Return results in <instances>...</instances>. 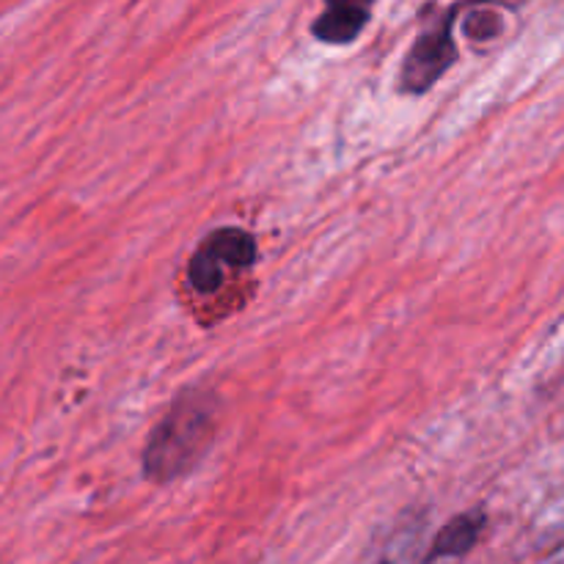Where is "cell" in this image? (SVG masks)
Wrapping results in <instances>:
<instances>
[{"label":"cell","instance_id":"4","mask_svg":"<svg viewBox=\"0 0 564 564\" xmlns=\"http://www.w3.org/2000/svg\"><path fill=\"white\" fill-rule=\"evenodd\" d=\"M375 0H325V11L312 25L314 36L328 44H350L372 17Z\"/></svg>","mask_w":564,"mask_h":564},{"label":"cell","instance_id":"5","mask_svg":"<svg viewBox=\"0 0 564 564\" xmlns=\"http://www.w3.org/2000/svg\"><path fill=\"white\" fill-rule=\"evenodd\" d=\"M485 532V512H466L446 523L435 538L433 549H430L427 560H452V556H463L477 545V540Z\"/></svg>","mask_w":564,"mask_h":564},{"label":"cell","instance_id":"3","mask_svg":"<svg viewBox=\"0 0 564 564\" xmlns=\"http://www.w3.org/2000/svg\"><path fill=\"white\" fill-rule=\"evenodd\" d=\"M452 20H455V11H446V14L435 17V22H430V25L419 33L413 47L408 50L405 64H402V91H430V88L452 69V64L457 61V44L455 36H452Z\"/></svg>","mask_w":564,"mask_h":564},{"label":"cell","instance_id":"1","mask_svg":"<svg viewBox=\"0 0 564 564\" xmlns=\"http://www.w3.org/2000/svg\"><path fill=\"white\" fill-rule=\"evenodd\" d=\"M215 400L204 391H187L169 416L154 427L143 452V471L154 482L180 479L196 466L215 441Z\"/></svg>","mask_w":564,"mask_h":564},{"label":"cell","instance_id":"2","mask_svg":"<svg viewBox=\"0 0 564 564\" xmlns=\"http://www.w3.org/2000/svg\"><path fill=\"white\" fill-rule=\"evenodd\" d=\"M257 240L242 229H218L196 248L187 264V279L196 292H218L226 275L257 262Z\"/></svg>","mask_w":564,"mask_h":564}]
</instances>
